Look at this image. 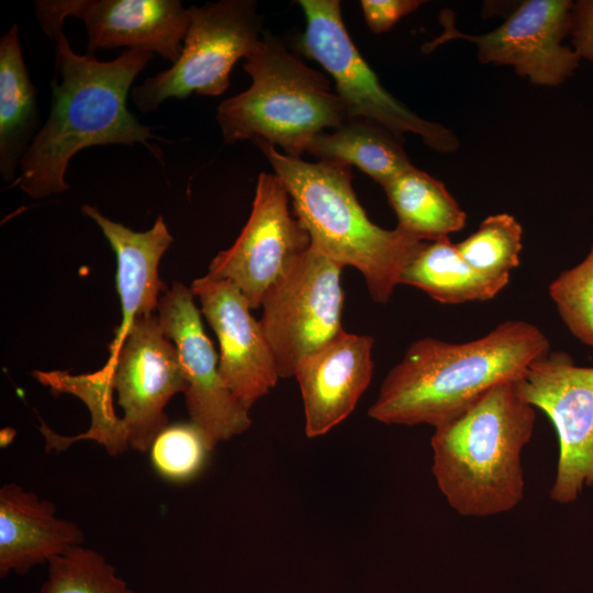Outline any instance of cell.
Instances as JSON below:
<instances>
[{
	"label": "cell",
	"mask_w": 593,
	"mask_h": 593,
	"mask_svg": "<svg viewBox=\"0 0 593 593\" xmlns=\"http://www.w3.org/2000/svg\"><path fill=\"white\" fill-rule=\"evenodd\" d=\"M55 41V66L61 77L51 82V112L20 163L12 187L33 199L60 194L70 186L65 175L70 159L81 149L100 145L145 146L163 164L160 139L127 109V96L153 53L124 49L110 61L75 53L59 29Z\"/></svg>",
	"instance_id": "1"
},
{
	"label": "cell",
	"mask_w": 593,
	"mask_h": 593,
	"mask_svg": "<svg viewBox=\"0 0 593 593\" xmlns=\"http://www.w3.org/2000/svg\"><path fill=\"white\" fill-rule=\"evenodd\" d=\"M550 351L535 324L508 320L466 343L425 337L413 342L384 378L371 418L389 425L434 428L458 416L493 387L518 380Z\"/></svg>",
	"instance_id": "2"
},
{
	"label": "cell",
	"mask_w": 593,
	"mask_h": 593,
	"mask_svg": "<svg viewBox=\"0 0 593 593\" xmlns=\"http://www.w3.org/2000/svg\"><path fill=\"white\" fill-rule=\"evenodd\" d=\"M518 380L493 387L465 412L435 427L432 472L449 506L461 516L507 513L523 500L522 451L532 439L536 409L523 396Z\"/></svg>",
	"instance_id": "3"
},
{
	"label": "cell",
	"mask_w": 593,
	"mask_h": 593,
	"mask_svg": "<svg viewBox=\"0 0 593 593\" xmlns=\"http://www.w3.org/2000/svg\"><path fill=\"white\" fill-rule=\"evenodd\" d=\"M255 145L283 183L311 247L343 268L359 270L371 299L387 304L424 240L399 226L385 230L370 221L353 189L350 166L310 163L264 142Z\"/></svg>",
	"instance_id": "4"
},
{
	"label": "cell",
	"mask_w": 593,
	"mask_h": 593,
	"mask_svg": "<svg viewBox=\"0 0 593 593\" xmlns=\"http://www.w3.org/2000/svg\"><path fill=\"white\" fill-rule=\"evenodd\" d=\"M244 70L250 86L217 108L216 121L225 144L264 142L279 146L286 155L301 157L312 137L348 120L329 80L268 32H262L247 55Z\"/></svg>",
	"instance_id": "5"
},
{
	"label": "cell",
	"mask_w": 593,
	"mask_h": 593,
	"mask_svg": "<svg viewBox=\"0 0 593 593\" xmlns=\"http://www.w3.org/2000/svg\"><path fill=\"white\" fill-rule=\"evenodd\" d=\"M188 13L178 59L131 90V99L142 113L156 111L169 98L183 100L193 92L222 94L235 63L246 58L262 35L261 15L253 0L206 2L191 5Z\"/></svg>",
	"instance_id": "6"
},
{
	"label": "cell",
	"mask_w": 593,
	"mask_h": 593,
	"mask_svg": "<svg viewBox=\"0 0 593 593\" xmlns=\"http://www.w3.org/2000/svg\"><path fill=\"white\" fill-rule=\"evenodd\" d=\"M299 4L306 20L302 49L333 78L348 120L371 121L401 139L413 133L438 153L458 149L459 139L451 130L416 115L383 88L354 45L338 0H300Z\"/></svg>",
	"instance_id": "7"
},
{
	"label": "cell",
	"mask_w": 593,
	"mask_h": 593,
	"mask_svg": "<svg viewBox=\"0 0 593 593\" xmlns=\"http://www.w3.org/2000/svg\"><path fill=\"white\" fill-rule=\"evenodd\" d=\"M343 267L310 246L267 291L260 324L280 378L342 331Z\"/></svg>",
	"instance_id": "8"
},
{
	"label": "cell",
	"mask_w": 593,
	"mask_h": 593,
	"mask_svg": "<svg viewBox=\"0 0 593 593\" xmlns=\"http://www.w3.org/2000/svg\"><path fill=\"white\" fill-rule=\"evenodd\" d=\"M523 396L549 417L559 444L550 497L559 504L593 488V367L553 350L533 361L518 380Z\"/></svg>",
	"instance_id": "9"
},
{
	"label": "cell",
	"mask_w": 593,
	"mask_h": 593,
	"mask_svg": "<svg viewBox=\"0 0 593 593\" xmlns=\"http://www.w3.org/2000/svg\"><path fill=\"white\" fill-rule=\"evenodd\" d=\"M100 371L118 393L128 449L148 451L169 425L167 403L187 388L177 347L164 333L158 315L136 318L116 354Z\"/></svg>",
	"instance_id": "10"
},
{
	"label": "cell",
	"mask_w": 593,
	"mask_h": 593,
	"mask_svg": "<svg viewBox=\"0 0 593 593\" xmlns=\"http://www.w3.org/2000/svg\"><path fill=\"white\" fill-rule=\"evenodd\" d=\"M572 7L570 0H527L500 26L481 35L458 31L454 12L447 9L439 18L441 35L423 48L430 52L447 41L466 40L477 45L480 63L511 66L534 85L556 87L573 75L581 60L562 44L570 35Z\"/></svg>",
	"instance_id": "11"
},
{
	"label": "cell",
	"mask_w": 593,
	"mask_h": 593,
	"mask_svg": "<svg viewBox=\"0 0 593 593\" xmlns=\"http://www.w3.org/2000/svg\"><path fill=\"white\" fill-rule=\"evenodd\" d=\"M290 197L275 174L260 172L249 217L233 245L216 254L208 275L238 287L251 309L311 246L289 209Z\"/></svg>",
	"instance_id": "12"
},
{
	"label": "cell",
	"mask_w": 593,
	"mask_h": 593,
	"mask_svg": "<svg viewBox=\"0 0 593 593\" xmlns=\"http://www.w3.org/2000/svg\"><path fill=\"white\" fill-rule=\"evenodd\" d=\"M157 315L179 354L190 421L203 430L213 447L245 433L251 425L249 410L221 377L220 357L204 333L190 287L175 281L160 296Z\"/></svg>",
	"instance_id": "13"
},
{
	"label": "cell",
	"mask_w": 593,
	"mask_h": 593,
	"mask_svg": "<svg viewBox=\"0 0 593 593\" xmlns=\"http://www.w3.org/2000/svg\"><path fill=\"white\" fill-rule=\"evenodd\" d=\"M35 15L49 38L66 18L82 20L87 55L126 47L157 53L172 64L189 25L188 9L179 0H37Z\"/></svg>",
	"instance_id": "14"
},
{
	"label": "cell",
	"mask_w": 593,
	"mask_h": 593,
	"mask_svg": "<svg viewBox=\"0 0 593 593\" xmlns=\"http://www.w3.org/2000/svg\"><path fill=\"white\" fill-rule=\"evenodd\" d=\"M220 344L221 377L247 409L276 387L280 379L276 359L260 321L236 284L209 275L190 286Z\"/></svg>",
	"instance_id": "15"
},
{
	"label": "cell",
	"mask_w": 593,
	"mask_h": 593,
	"mask_svg": "<svg viewBox=\"0 0 593 593\" xmlns=\"http://www.w3.org/2000/svg\"><path fill=\"white\" fill-rule=\"evenodd\" d=\"M373 338L344 329L304 357L294 376L302 395L305 434L323 436L347 418L368 388Z\"/></svg>",
	"instance_id": "16"
},
{
	"label": "cell",
	"mask_w": 593,
	"mask_h": 593,
	"mask_svg": "<svg viewBox=\"0 0 593 593\" xmlns=\"http://www.w3.org/2000/svg\"><path fill=\"white\" fill-rule=\"evenodd\" d=\"M81 211L98 224L116 256V288L122 322L109 348L111 358L133 322L155 314L160 296L168 290L158 276V265L174 238L161 215L157 216L149 230L135 232L105 217L96 206L83 204Z\"/></svg>",
	"instance_id": "17"
},
{
	"label": "cell",
	"mask_w": 593,
	"mask_h": 593,
	"mask_svg": "<svg viewBox=\"0 0 593 593\" xmlns=\"http://www.w3.org/2000/svg\"><path fill=\"white\" fill-rule=\"evenodd\" d=\"M83 533L56 516L55 505L20 484L0 489V575L24 574L71 547L82 545Z\"/></svg>",
	"instance_id": "18"
},
{
	"label": "cell",
	"mask_w": 593,
	"mask_h": 593,
	"mask_svg": "<svg viewBox=\"0 0 593 593\" xmlns=\"http://www.w3.org/2000/svg\"><path fill=\"white\" fill-rule=\"evenodd\" d=\"M36 96L14 23L0 40V172L5 181L15 180L16 168L41 128Z\"/></svg>",
	"instance_id": "19"
},
{
	"label": "cell",
	"mask_w": 593,
	"mask_h": 593,
	"mask_svg": "<svg viewBox=\"0 0 593 593\" xmlns=\"http://www.w3.org/2000/svg\"><path fill=\"white\" fill-rule=\"evenodd\" d=\"M320 160L357 166L382 187L413 167L402 139L363 119L347 120L331 132H321L305 146Z\"/></svg>",
	"instance_id": "20"
},
{
	"label": "cell",
	"mask_w": 593,
	"mask_h": 593,
	"mask_svg": "<svg viewBox=\"0 0 593 593\" xmlns=\"http://www.w3.org/2000/svg\"><path fill=\"white\" fill-rule=\"evenodd\" d=\"M508 282L471 267L449 237L424 242L400 277V284L421 289L444 304L491 300Z\"/></svg>",
	"instance_id": "21"
},
{
	"label": "cell",
	"mask_w": 593,
	"mask_h": 593,
	"mask_svg": "<svg viewBox=\"0 0 593 593\" xmlns=\"http://www.w3.org/2000/svg\"><path fill=\"white\" fill-rule=\"evenodd\" d=\"M382 188L398 226L424 242L446 238L466 225V212L445 184L414 166Z\"/></svg>",
	"instance_id": "22"
},
{
	"label": "cell",
	"mask_w": 593,
	"mask_h": 593,
	"mask_svg": "<svg viewBox=\"0 0 593 593\" xmlns=\"http://www.w3.org/2000/svg\"><path fill=\"white\" fill-rule=\"evenodd\" d=\"M523 228L508 213L489 215L478 230L456 244L462 258L475 270L497 279L510 280L519 266Z\"/></svg>",
	"instance_id": "23"
},
{
	"label": "cell",
	"mask_w": 593,
	"mask_h": 593,
	"mask_svg": "<svg viewBox=\"0 0 593 593\" xmlns=\"http://www.w3.org/2000/svg\"><path fill=\"white\" fill-rule=\"evenodd\" d=\"M47 563L41 593H135L100 552L82 545Z\"/></svg>",
	"instance_id": "24"
},
{
	"label": "cell",
	"mask_w": 593,
	"mask_h": 593,
	"mask_svg": "<svg viewBox=\"0 0 593 593\" xmlns=\"http://www.w3.org/2000/svg\"><path fill=\"white\" fill-rule=\"evenodd\" d=\"M213 449L203 430L190 421L166 426L148 451L157 473L166 480L181 483L202 471Z\"/></svg>",
	"instance_id": "25"
},
{
	"label": "cell",
	"mask_w": 593,
	"mask_h": 593,
	"mask_svg": "<svg viewBox=\"0 0 593 593\" xmlns=\"http://www.w3.org/2000/svg\"><path fill=\"white\" fill-rule=\"evenodd\" d=\"M548 290L570 334L593 348V244L578 265L551 281Z\"/></svg>",
	"instance_id": "26"
},
{
	"label": "cell",
	"mask_w": 593,
	"mask_h": 593,
	"mask_svg": "<svg viewBox=\"0 0 593 593\" xmlns=\"http://www.w3.org/2000/svg\"><path fill=\"white\" fill-rule=\"evenodd\" d=\"M419 0H362L360 5L369 29L381 34L423 4Z\"/></svg>",
	"instance_id": "27"
},
{
	"label": "cell",
	"mask_w": 593,
	"mask_h": 593,
	"mask_svg": "<svg viewBox=\"0 0 593 593\" xmlns=\"http://www.w3.org/2000/svg\"><path fill=\"white\" fill-rule=\"evenodd\" d=\"M570 36L579 58L593 64V0L573 1Z\"/></svg>",
	"instance_id": "28"
}]
</instances>
